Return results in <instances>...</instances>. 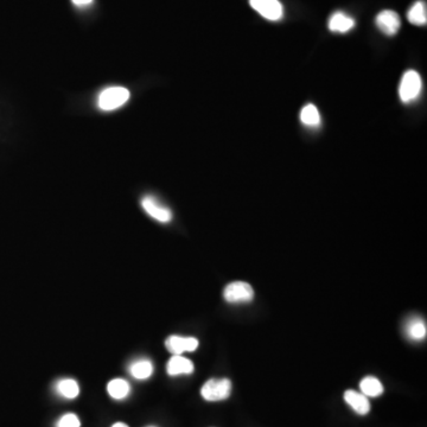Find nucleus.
<instances>
[{
	"mask_svg": "<svg viewBox=\"0 0 427 427\" xmlns=\"http://www.w3.org/2000/svg\"><path fill=\"white\" fill-rule=\"evenodd\" d=\"M423 89V81L416 70L406 72L399 86V96L404 103H412L419 98Z\"/></svg>",
	"mask_w": 427,
	"mask_h": 427,
	"instance_id": "f257e3e1",
	"label": "nucleus"
},
{
	"mask_svg": "<svg viewBox=\"0 0 427 427\" xmlns=\"http://www.w3.org/2000/svg\"><path fill=\"white\" fill-rule=\"evenodd\" d=\"M129 89L124 87H110L101 91L98 96V106L101 110L110 112L124 106L129 101Z\"/></svg>",
	"mask_w": 427,
	"mask_h": 427,
	"instance_id": "f03ea898",
	"label": "nucleus"
},
{
	"mask_svg": "<svg viewBox=\"0 0 427 427\" xmlns=\"http://www.w3.org/2000/svg\"><path fill=\"white\" fill-rule=\"evenodd\" d=\"M231 393V382L228 378H210L200 390V395L207 401L226 400Z\"/></svg>",
	"mask_w": 427,
	"mask_h": 427,
	"instance_id": "7ed1b4c3",
	"label": "nucleus"
},
{
	"mask_svg": "<svg viewBox=\"0 0 427 427\" xmlns=\"http://www.w3.org/2000/svg\"><path fill=\"white\" fill-rule=\"evenodd\" d=\"M224 299L228 302H248L253 299L254 291L250 283L245 281H235L228 285L223 292Z\"/></svg>",
	"mask_w": 427,
	"mask_h": 427,
	"instance_id": "20e7f679",
	"label": "nucleus"
},
{
	"mask_svg": "<svg viewBox=\"0 0 427 427\" xmlns=\"http://www.w3.org/2000/svg\"><path fill=\"white\" fill-rule=\"evenodd\" d=\"M253 10L264 18L276 22L283 18V8L279 0H250Z\"/></svg>",
	"mask_w": 427,
	"mask_h": 427,
	"instance_id": "39448f33",
	"label": "nucleus"
},
{
	"mask_svg": "<svg viewBox=\"0 0 427 427\" xmlns=\"http://www.w3.org/2000/svg\"><path fill=\"white\" fill-rule=\"evenodd\" d=\"M376 25L378 29L387 34V36H394L400 30L401 19L397 12L392 10H385L376 15Z\"/></svg>",
	"mask_w": 427,
	"mask_h": 427,
	"instance_id": "423d86ee",
	"label": "nucleus"
},
{
	"mask_svg": "<svg viewBox=\"0 0 427 427\" xmlns=\"http://www.w3.org/2000/svg\"><path fill=\"white\" fill-rule=\"evenodd\" d=\"M165 347L174 355H181L183 352L196 350L198 340L193 337L170 336L165 340Z\"/></svg>",
	"mask_w": 427,
	"mask_h": 427,
	"instance_id": "0eeeda50",
	"label": "nucleus"
},
{
	"mask_svg": "<svg viewBox=\"0 0 427 427\" xmlns=\"http://www.w3.org/2000/svg\"><path fill=\"white\" fill-rule=\"evenodd\" d=\"M141 205L148 215L157 219L159 222H170L171 219H172V212H170V209H167V207L158 203V200L153 197H145L144 200H141Z\"/></svg>",
	"mask_w": 427,
	"mask_h": 427,
	"instance_id": "6e6552de",
	"label": "nucleus"
},
{
	"mask_svg": "<svg viewBox=\"0 0 427 427\" xmlns=\"http://www.w3.org/2000/svg\"><path fill=\"white\" fill-rule=\"evenodd\" d=\"M344 400L359 416H366L371 411V404L364 394L349 390L344 393Z\"/></svg>",
	"mask_w": 427,
	"mask_h": 427,
	"instance_id": "1a4fd4ad",
	"label": "nucleus"
},
{
	"mask_svg": "<svg viewBox=\"0 0 427 427\" xmlns=\"http://www.w3.org/2000/svg\"><path fill=\"white\" fill-rule=\"evenodd\" d=\"M167 374L177 376L181 374H191L193 371V363L189 359L181 355H174L167 362Z\"/></svg>",
	"mask_w": 427,
	"mask_h": 427,
	"instance_id": "9d476101",
	"label": "nucleus"
},
{
	"mask_svg": "<svg viewBox=\"0 0 427 427\" xmlns=\"http://www.w3.org/2000/svg\"><path fill=\"white\" fill-rule=\"evenodd\" d=\"M355 27V20L343 12H336L329 20V30L338 34H345Z\"/></svg>",
	"mask_w": 427,
	"mask_h": 427,
	"instance_id": "9b49d317",
	"label": "nucleus"
},
{
	"mask_svg": "<svg viewBox=\"0 0 427 427\" xmlns=\"http://www.w3.org/2000/svg\"><path fill=\"white\" fill-rule=\"evenodd\" d=\"M409 22L416 27H423L427 23V8L425 1H416L407 13Z\"/></svg>",
	"mask_w": 427,
	"mask_h": 427,
	"instance_id": "f8f14e48",
	"label": "nucleus"
},
{
	"mask_svg": "<svg viewBox=\"0 0 427 427\" xmlns=\"http://www.w3.org/2000/svg\"><path fill=\"white\" fill-rule=\"evenodd\" d=\"M359 388H361L362 394H364L367 397H380L383 393V385L374 376H367V378H363L359 383Z\"/></svg>",
	"mask_w": 427,
	"mask_h": 427,
	"instance_id": "ddd939ff",
	"label": "nucleus"
},
{
	"mask_svg": "<svg viewBox=\"0 0 427 427\" xmlns=\"http://www.w3.org/2000/svg\"><path fill=\"white\" fill-rule=\"evenodd\" d=\"M107 392L110 397L117 399V400L125 399L129 394V382L124 378H114L107 385Z\"/></svg>",
	"mask_w": 427,
	"mask_h": 427,
	"instance_id": "4468645a",
	"label": "nucleus"
},
{
	"mask_svg": "<svg viewBox=\"0 0 427 427\" xmlns=\"http://www.w3.org/2000/svg\"><path fill=\"white\" fill-rule=\"evenodd\" d=\"M129 373L133 378H138V380H145V378L151 376L152 373H153V366L148 359H139V361H136L129 366Z\"/></svg>",
	"mask_w": 427,
	"mask_h": 427,
	"instance_id": "2eb2a0df",
	"label": "nucleus"
},
{
	"mask_svg": "<svg viewBox=\"0 0 427 427\" xmlns=\"http://www.w3.org/2000/svg\"><path fill=\"white\" fill-rule=\"evenodd\" d=\"M426 324L420 318H412L406 325V333L411 340H420L426 337Z\"/></svg>",
	"mask_w": 427,
	"mask_h": 427,
	"instance_id": "dca6fc26",
	"label": "nucleus"
},
{
	"mask_svg": "<svg viewBox=\"0 0 427 427\" xmlns=\"http://www.w3.org/2000/svg\"><path fill=\"white\" fill-rule=\"evenodd\" d=\"M300 120L302 124L309 127H317L321 124V114L319 110H317V107L309 103L307 106L302 108L300 112Z\"/></svg>",
	"mask_w": 427,
	"mask_h": 427,
	"instance_id": "f3484780",
	"label": "nucleus"
},
{
	"mask_svg": "<svg viewBox=\"0 0 427 427\" xmlns=\"http://www.w3.org/2000/svg\"><path fill=\"white\" fill-rule=\"evenodd\" d=\"M57 390L62 397L67 399H75L79 394V387L77 382L72 378H65L57 383Z\"/></svg>",
	"mask_w": 427,
	"mask_h": 427,
	"instance_id": "a211bd4d",
	"label": "nucleus"
},
{
	"mask_svg": "<svg viewBox=\"0 0 427 427\" xmlns=\"http://www.w3.org/2000/svg\"><path fill=\"white\" fill-rule=\"evenodd\" d=\"M79 426H81V423H79V418H77V416H75V414H72V413H69V414H65V416H62L60 421H58V423H57V427Z\"/></svg>",
	"mask_w": 427,
	"mask_h": 427,
	"instance_id": "6ab92c4d",
	"label": "nucleus"
},
{
	"mask_svg": "<svg viewBox=\"0 0 427 427\" xmlns=\"http://www.w3.org/2000/svg\"><path fill=\"white\" fill-rule=\"evenodd\" d=\"M72 1L76 6H87V5L91 4L93 0H72Z\"/></svg>",
	"mask_w": 427,
	"mask_h": 427,
	"instance_id": "aec40b11",
	"label": "nucleus"
},
{
	"mask_svg": "<svg viewBox=\"0 0 427 427\" xmlns=\"http://www.w3.org/2000/svg\"><path fill=\"white\" fill-rule=\"evenodd\" d=\"M112 427H129L127 426V425H126V423H114L113 426Z\"/></svg>",
	"mask_w": 427,
	"mask_h": 427,
	"instance_id": "412c9836",
	"label": "nucleus"
}]
</instances>
